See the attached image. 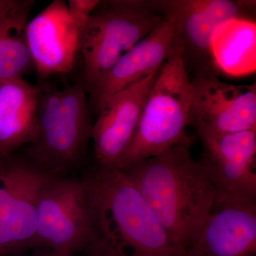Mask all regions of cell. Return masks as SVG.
<instances>
[{
  "instance_id": "cell-19",
  "label": "cell",
  "mask_w": 256,
  "mask_h": 256,
  "mask_svg": "<svg viewBox=\"0 0 256 256\" xmlns=\"http://www.w3.org/2000/svg\"><path fill=\"white\" fill-rule=\"evenodd\" d=\"M34 0H0V22L21 15L30 14Z\"/></svg>"
},
{
  "instance_id": "cell-13",
  "label": "cell",
  "mask_w": 256,
  "mask_h": 256,
  "mask_svg": "<svg viewBox=\"0 0 256 256\" xmlns=\"http://www.w3.org/2000/svg\"><path fill=\"white\" fill-rule=\"evenodd\" d=\"M24 38L32 64L42 78L68 74L73 69L80 36L66 2L54 0L28 22Z\"/></svg>"
},
{
  "instance_id": "cell-7",
  "label": "cell",
  "mask_w": 256,
  "mask_h": 256,
  "mask_svg": "<svg viewBox=\"0 0 256 256\" xmlns=\"http://www.w3.org/2000/svg\"><path fill=\"white\" fill-rule=\"evenodd\" d=\"M46 178L22 156H0V256L33 249L37 198Z\"/></svg>"
},
{
  "instance_id": "cell-10",
  "label": "cell",
  "mask_w": 256,
  "mask_h": 256,
  "mask_svg": "<svg viewBox=\"0 0 256 256\" xmlns=\"http://www.w3.org/2000/svg\"><path fill=\"white\" fill-rule=\"evenodd\" d=\"M191 82L190 124L197 133L256 131V84H227L208 72H196Z\"/></svg>"
},
{
  "instance_id": "cell-4",
  "label": "cell",
  "mask_w": 256,
  "mask_h": 256,
  "mask_svg": "<svg viewBox=\"0 0 256 256\" xmlns=\"http://www.w3.org/2000/svg\"><path fill=\"white\" fill-rule=\"evenodd\" d=\"M192 96L191 79L182 54H176L162 66L144 101L132 141L114 168L124 170L190 141L185 129L190 124Z\"/></svg>"
},
{
  "instance_id": "cell-2",
  "label": "cell",
  "mask_w": 256,
  "mask_h": 256,
  "mask_svg": "<svg viewBox=\"0 0 256 256\" xmlns=\"http://www.w3.org/2000/svg\"><path fill=\"white\" fill-rule=\"evenodd\" d=\"M82 180L92 228L85 256H184L122 170L96 166Z\"/></svg>"
},
{
  "instance_id": "cell-17",
  "label": "cell",
  "mask_w": 256,
  "mask_h": 256,
  "mask_svg": "<svg viewBox=\"0 0 256 256\" xmlns=\"http://www.w3.org/2000/svg\"><path fill=\"white\" fill-rule=\"evenodd\" d=\"M28 14L0 22V80L22 78L33 65L24 38Z\"/></svg>"
},
{
  "instance_id": "cell-20",
  "label": "cell",
  "mask_w": 256,
  "mask_h": 256,
  "mask_svg": "<svg viewBox=\"0 0 256 256\" xmlns=\"http://www.w3.org/2000/svg\"><path fill=\"white\" fill-rule=\"evenodd\" d=\"M20 256H60L58 254H55V252H48V250H43V249L34 248L32 249L31 254H28V255H22Z\"/></svg>"
},
{
  "instance_id": "cell-16",
  "label": "cell",
  "mask_w": 256,
  "mask_h": 256,
  "mask_svg": "<svg viewBox=\"0 0 256 256\" xmlns=\"http://www.w3.org/2000/svg\"><path fill=\"white\" fill-rule=\"evenodd\" d=\"M212 54L215 68L228 75L255 70V21L236 18L222 25L214 36Z\"/></svg>"
},
{
  "instance_id": "cell-6",
  "label": "cell",
  "mask_w": 256,
  "mask_h": 256,
  "mask_svg": "<svg viewBox=\"0 0 256 256\" xmlns=\"http://www.w3.org/2000/svg\"><path fill=\"white\" fill-rule=\"evenodd\" d=\"M86 190L82 178H47L38 192L33 249L77 256L92 238Z\"/></svg>"
},
{
  "instance_id": "cell-5",
  "label": "cell",
  "mask_w": 256,
  "mask_h": 256,
  "mask_svg": "<svg viewBox=\"0 0 256 256\" xmlns=\"http://www.w3.org/2000/svg\"><path fill=\"white\" fill-rule=\"evenodd\" d=\"M160 1H99L82 33L79 52L87 94L128 50L165 20Z\"/></svg>"
},
{
  "instance_id": "cell-15",
  "label": "cell",
  "mask_w": 256,
  "mask_h": 256,
  "mask_svg": "<svg viewBox=\"0 0 256 256\" xmlns=\"http://www.w3.org/2000/svg\"><path fill=\"white\" fill-rule=\"evenodd\" d=\"M42 92L23 78L0 80V156L36 139Z\"/></svg>"
},
{
  "instance_id": "cell-14",
  "label": "cell",
  "mask_w": 256,
  "mask_h": 256,
  "mask_svg": "<svg viewBox=\"0 0 256 256\" xmlns=\"http://www.w3.org/2000/svg\"><path fill=\"white\" fill-rule=\"evenodd\" d=\"M216 207L186 256H256V204Z\"/></svg>"
},
{
  "instance_id": "cell-12",
  "label": "cell",
  "mask_w": 256,
  "mask_h": 256,
  "mask_svg": "<svg viewBox=\"0 0 256 256\" xmlns=\"http://www.w3.org/2000/svg\"><path fill=\"white\" fill-rule=\"evenodd\" d=\"M162 65L112 96L98 114L92 130L97 166L114 168L127 150Z\"/></svg>"
},
{
  "instance_id": "cell-18",
  "label": "cell",
  "mask_w": 256,
  "mask_h": 256,
  "mask_svg": "<svg viewBox=\"0 0 256 256\" xmlns=\"http://www.w3.org/2000/svg\"><path fill=\"white\" fill-rule=\"evenodd\" d=\"M98 2L99 0H68L67 2L69 14L80 38L90 15Z\"/></svg>"
},
{
  "instance_id": "cell-11",
  "label": "cell",
  "mask_w": 256,
  "mask_h": 256,
  "mask_svg": "<svg viewBox=\"0 0 256 256\" xmlns=\"http://www.w3.org/2000/svg\"><path fill=\"white\" fill-rule=\"evenodd\" d=\"M182 50L171 21L165 18L128 50L88 92L90 114H98L112 96L144 78Z\"/></svg>"
},
{
  "instance_id": "cell-1",
  "label": "cell",
  "mask_w": 256,
  "mask_h": 256,
  "mask_svg": "<svg viewBox=\"0 0 256 256\" xmlns=\"http://www.w3.org/2000/svg\"><path fill=\"white\" fill-rule=\"evenodd\" d=\"M190 141L122 170L184 256L196 242L214 208L215 190Z\"/></svg>"
},
{
  "instance_id": "cell-9",
  "label": "cell",
  "mask_w": 256,
  "mask_h": 256,
  "mask_svg": "<svg viewBox=\"0 0 256 256\" xmlns=\"http://www.w3.org/2000/svg\"><path fill=\"white\" fill-rule=\"evenodd\" d=\"M198 134L200 161L214 188L215 206L256 204V131Z\"/></svg>"
},
{
  "instance_id": "cell-3",
  "label": "cell",
  "mask_w": 256,
  "mask_h": 256,
  "mask_svg": "<svg viewBox=\"0 0 256 256\" xmlns=\"http://www.w3.org/2000/svg\"><path fill=\"white\" fill-rule=\"evenodd\" d=\"M82 82L42 92L36 139L23 158L48 178L67 176L82 162L92 139V114Z\"/></svg>"
},
{
  "instance_id": "cell-8",
  "label": "cell",
  "mask_w": 256,
  "mask_h": 256,
  "mask_svg": "<svg viewBox=\"0 0 256 256\" xmlns=\"http://www.w3.org/2000/svg\"><path fill=\"white\" fill-rule=\"evenodd\" d=\"M160 9L173 24L185 67L196 72L214 74L212 44L216 32L224 24L236 18H250L254 1L232 0H163Z\"/></svg>"
}]
</instances>
